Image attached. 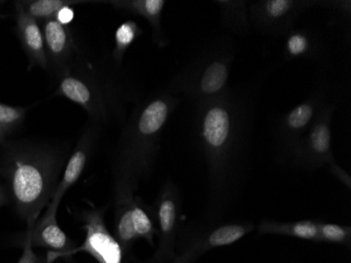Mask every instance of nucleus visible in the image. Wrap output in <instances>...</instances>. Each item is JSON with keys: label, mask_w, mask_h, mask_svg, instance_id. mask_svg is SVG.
<instances>
[{"label": "nucleus", "mask_w": 351, "mask_h": 263, "mask_svg": "<svg viewBox=\"0 0 351 263\" xmlns=\"http://www.w3.org/2000/svg\"><path fill=\"white\" fill-rule=\"evenodd\" d=\"M311 148L315 157L323 158L328 154L330 148V133L325 126H319L311 134Z\"/></svg>", "instance_id": "obj_18"}, {"label": "nucleus", "mask_w": 351, "mask_h": 263, "mask_svg": "<svg viewBox=\"0 0 351 263\" xmlns=\"http://www.w3.org/2000/svg\"><path fill=\"white\" fill-rule=\"evenodd\" d=\"M178 201L171 187H165L157 203V220L159 244L152 259L161 263H169L176 255Z\"/></svg>", "instance_id": "obj_4"}, {"label": "nucleus", "mask_w": 351, "mask_h": 263, "mask_svg": "<svg viewBox=\"0 0 351 263\" xmlns=\"http://www.w3.org/2000/svg\"><path fill=\"white\" fill-rule=\"evenodd\" d=\"M9 201V195H8L7 189L5 185H0V207L7 205Z\"/></svg>", "instance_id": "obj_28"}, {"label": "nucleus", "mask_w": 351, "mask_h": 263, "mask_svg": "<svg viewBox=\"0 0 351 263\" xmlns=\"http://www.w3.org/2000/svg\"><path fill=\"white\" fill-rule=\"evenodd\" d=\"M74 17V10L70 7V5H63V7L57 12L56 16H55L54 19H56L60 25L66 27V25H70V23H72Z\"/></svg>", "instance_id": "obj_25"}, {"label": "nucleus", "mask_w": 351, "mask_h": 263, "mask_svg": "<svg viewBox=\"0 0 351 263\" xmlns=\"http://www.w3.org/2000/svg\"><path fill=\"white\" fill-rule=\"evenodd\" d=\"M70 3L64 0H34V1L21 3V5L25 13L36 19L38 23H43L47 19H54L57 12L63 5H70Z\"/></svg>", "instance_id": "obj_15"}, {"label": "nucleus", "mask_w": 351, "mask_h": 263, "mask_svg": "<svg viewBox=\"0 0 351 263\" xmlns=\"http://www.w3.org/2000/svg\"><path fill=\"white\" fill-rule=\"evenodd\" d=\"M59 205L51 201L43 215L32 229L25 231V238L29 239L33 248H43L47 250V263H53L59 258H68L69 253L76 247L63 232L57 221Z\"/></svg>", "instance_id": "obj_3"}, {"label": "nucleus", "mask_w": 351, "mask_h": 263, "mask_svg": "<svg viewBox=\"0 0 351 263\" xmlns=\"http://www.w3.org/2000/svg\"><path fill=\"white\" fill-rule=\"evenodd\" d=\"M262 234H279L295 237L303 240L319 241V225L315 221H298L293 223L263 222Z\"/></svg>", "instance_id": "obj_11"}, {"label": "nucleus", "mask_w": 351, "mask_h": 263, "mask_svg": "<svg viewBox=\"0 0 351 263\" xmlns=\"http://www.w3.org/2000/svg\"><path fill=\"white\" fill-rule=\"evenodd\" d=\"M86 238L80 247L69 253L72 257L84 252L98 263H122L123 252L115 236L110 234L104 221V209H90L82 214Z\"/></svg>", "instance_id": "obj_2"}, {"label": "nucleus", "mask_w": 351, "mask_h": 263, "mask_svg": "<svg viewBox=\"0 0 351 263\" xmlns=\"http://www.w3.org/2000/svg\"><path fill=\"white\" fill-rule=\"evenodd\" d=\"M9 128H5V126H0V141L5 137L8 133H9Z\"/></svg>", "instance_id": "obj_29"}, {"label": "nucleus", "mask_w": 351, "mask_h": 263, "mask_svg": "<svg viewBox=\"0 0 351 263\" xmlns=\"http://www.w3.org/2000/svg\"><path fill=\"white\" fill-rule=\"evenodd\" d=\"M307 47L306 39L303 36L295 35L289 41V50L291 54L299 55L304 52Z\"/></svg>", "instance_id": "obj_26"}, {"label": "nucleus", "mask_w": 351, "mask_h": 263, "mask_svg": "<svg viewBox=\"0 0 351 263\" xmlns=\"http://www.w3.org/2000/svg\"><path fill=\"white\" fill-rule=\"evenodd\" d=\"M63 156L45 146H16L5 154L1 173L9 201L32 229L59 185Z\"/></svg>", "instance_id": "obj_1"}, {"label": "nucleus", "mask_w": 351, "mask_h": 263, "mask_svg": "<svg viewBox=\"0 0 351 263\" xmlns=\"http://www.w3.org/2000/svg\"><path fill=\"white\" fill-rule=\"evenodd\" d=\"M90 144L88 139H82L77 146L74 153L68 160L66 168L63 170L62 176L59 181L56 192L53 196L52 201L60 203L61 199L69 189H71L73 185L78 181L79 178L84 173L86 162H88V155H90Z\"/></svg>", "instance_id": "obj_9"}, {"label": "nucleus", "mask_w": 351, "mask_h": 263, "mask_svg": "<svg viewBox=\"0 0 351 263\" xmlns=\"http://www.w3.org/2000/svg\"><path fill=\"white\" fill-rule=\"evenodd\" d=\"M332 172L336 174L337 177L342 180L343 183H346L347 187H350V178H349L348 174L345 173L343 170H341L340 168L337 167V165H333Z\"/></svg>", "instance_id": "obj_27"}, {"label": "nucleus", "mask_w": 351, "mask_h": 263, "mask_svg": "<svg viewBox=\"0 0 351 263\" xmlns=\"http://www.w3.org/2000/svg\"><path fill=\"white\" fill-rule=\"evenodd\" d=\"M137 13L145 16L151 21H156L160 16L161 11L165 7V1L162 0H145V1H136L132 3Z\"/></svg>", "instance_id": "obj_21"}, {"label": "nucleus", "mask_w": 351, "mask_h": 263, "mask_svg": "<svg viewBox=\"0 0 351 263\" xmlns=\"http://www.w3.org/2000/svg\"><path fill=\"white\" fill-rule=\"evenodd\" d=\"M169 116V106L162 100H156L145 108L140 116L139 132L145 137H151L162 128Z\"/></svg>", "instance_id": "obj_12"}, {"label": "nucleus", "mask_w": 351, "mask_h": 263, "mask_svg": "<svg viewBox=\"0 0 351 263\" xmlns=\"http://www.w3.org/2000/svg\"><path fill=\"white\" fill-rule=\"evenodd\" d=\"M59 94L66 97L86 111L93 110V93L90 89L80 79L66 76L61 80L58 89Z\"/></svg>", "instance_id": "obj_13"}, {"label": "nucleus", "mask_w": 351, "mask_h": 263, "mask_svg": "<svg viewBox=\"0 0 351 263\" xmlns=\"http://www.w3.org/2000/svg\"><path fill=\"white\" fill-rule=\"evenodd\" d=\"M16 27L19 41L32 65L47 70L49 65L43 29L38 21L25 13L21 3H16Z\"/></svg>", "instance_id": "obj_7"}, {"label": "nucleus", "mask_w": 351, "mask_h": 263, "mask_svg": "<svg viewBox=\"0 0 351 263\" xmlns=\"http://www.w3.org/2000/svg\"><path fill=\"white\" fill-rule=\"evenodd\" d=\"M230 133V118L228 112L214 108L207 113L203 126L205 140L214 149H220L226 144Z\"/></svg>", "instance_id": "obj_10"}, {"label": "nucleus", "mask_w": 351, "mask_h": 263, "mask_svg": "<svg viewBox=\"0 0 351 263\" xmlns=\"http://www.w3.org/2000/svg\"><path fill=\"white\" fill-rule=\"evenodd\" d=\"M311 116H313V108L307 104H302L295 108L289 115V126L293 128H302L309 122Z\"/></svg>", "instance_id": "obj_22"}, {"label": "nucleus", "mask_w": 351, "mask_h": 263, "mask_svg": "<svg viewBox=\"0 0 351 263\" xmlns=\"http://www.w3.org/2000/svg\"><path fill=\"white\" fill-rule=\"evenodd\" d=\"M142 263H161V262H157V261L154 260V259H149V260L145 261V262Z\"/></svg>", "instance_id": "obj_30"}, {"label": "nucleus", "mask_w": 351, "mask_h": 263, "mask_svg": "<svg viewBox=\"0 0 351 263\" xmlns=\"http://www.w3.org/2000/svg\"><path fill=\"white\" fill-rule=\"evenodd\" d=\"M17 263H47V257L43 258L34 252V248L32 247L29 239H23V250L21 259Z\"/></svg>", "instance_id": "obj_23"}, {"label": "nucleus", "mask_w": 351, "mask_h": 263, "mask_svg": "<svg viewBox=\"0 0 351 263\" xmlns=\"http://www.w3.org/2000/svg\"><path fill=\"white\" fill-rule=\"evenodd\" d=\"M25 116V108L0 102V126L12 130L14 126L23 122Z\"/></svg>", "instance_id": "obj_20"}, {"label": "nucleus", "mask_w": 351, "mask_h": 263, "mask_svg": "<svg viewBox=\"0 0 351 263\" xmlns=\"http://www.w3.org/2000/svg\"><path fill=\"white\" fill-rule=\"evenodd\" d=\"M133 181V175L124 172V175L118 181L116 195L115 238L119 242L124 256L131 252L137 240L132 220Z\"/></svg>", "instance_id": "obj_6"}, {"label": "nucleus", "mask_w": 351, "mask_h": 263, "mask_svg": "<svg viewBox=\"0 0 351 263\" xmlns=\"http://www.w3.org/2000/svg\"><path fill=\"white\" fill-rule=\"evenodd\" d=\"M250 231H252L250 225H238V223L221 225L210 231V233H207L205 236L193 241L179 254H176L169 263H194L199 257L208 251L232 244L245 236Z\"/></svg>", "instance_id": "obj_5"}, {"label": "nucleus", "mask_w": 351, "mask_h": 263, "mask_svg": "<svg viewBox=\"0 0 351 263\" xmlns=\"http://www.w3.org/2000/svg\"><path fill=\"white\" fill-rule=\"evenodd\" d=\"M137 25L133 21H128L118 27L115 34L116 55L121 54L135 41L137 36Z\"/></svg>", "instance_id": "obj_19"}, {"label": "nucleus", "mask_w": 351, "mask_h": 263, "mask_svg": "<svg viewBox=\"0 0 351 263\" xmlns=\"http://www.w3.org/2000/svg\"><path fill=\"white\" fill-rule=\"evenodd\" d=\"M228 79V70L222 63L215 62L205 71L201 81V88L207 94L218 92Z\"/></svg>", "instance_id": "obj_16"}, {"label": "nucleus", "mask_w": 351, "mask_h": 263, "mask_svg": "<svg viewBox=\"0 0 351 263\" xmlns=\"http://www.w3.org/2000/svg\"><path fill=\"white\" fill-rule=\"evenodd\" d=\"M319 241L320 242L338 243L350 247V227L333 223H319Z\"/></svg>", "instance_id": "obj_17"}, {"label": "nucleus", "mask_w": 351, "mask_h": 263, "mask_svg": "<svg viewBox=\"0 0 351 263\" xmlns=\"http://www.w3.org/2000/svg\"><path fill=\"white\" fill-rule=\"evenodd\" d=\"M289 7H291L289 1H286V0H274V1L268 3L267 9L270 15L274 16V17H280V16L289 11Z\"/></svg>", "instance_id": "obj_24"}, {"label": "nucleus", "mask_w": 351, "mask_h": 263, "mask_svg": "<svg viewBox=\"0 0 351 263\" xmlns=\"http://www.w3.org/2000/svg\"><path fill=\"white\" fill-rule=\"evenodd\" d=\"M132 220L137 239H145L149 244L154 245V237L157 234V229L145 205L135 196L132 203Z\"/></svg>", "instance_id": "obj_14"}, {"label": "nucleus", "mask_w": 351, "mask_h": 263, "mask_svg": "<svg viewBox=\"0 0 351 263\" xmlns=\"http://www.w3.org/2000/svg\"><path fill=\"white\" fill-rule=\"evenodd\" d=\"M47 59L59 67L68 59L72 50V38L64 25L55 19L41 23Z\"/></svg>", "instance_id": "obj_8"}]
</instances>
